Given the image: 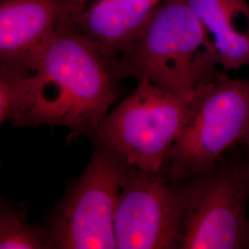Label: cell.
Segmentation results:
<instances>
[{
    "label": "cell",
    "mask_w": 249,
    "mask_h": 249,
    "mask_svg": "<svg viewBox=\"0 0 249 249\" xmlns=\"http://www.w3.org/2000/svg\"><path fill=\"white\" fill-rule=\"evenodd\" d=\"M111 64L74 18L47 44L30 75L23 126L59 125L93 140L117 97Z\"/></svg>",
    "instance_id": "1"
},
{
    "label": "cell",
    "mask_w": 249,
    "mask_h": 249,
    "mask_svg": "<svg viewBox=\"0 0 249 249\" xmlns=\"http://www.w3.org/2000/svg\"><path fill=\"white\" fill-rule=\"evenodd\" d=\"M110 64L117 80H148L189 103L224 71L186 0H162L138 41Z\"/></svg>",
    "instance_id": "2"
},
{
    "label": "cell",
    "mask_w": 249,
    "mask_h": 249,
    "mask_svg": "<svg viewBox=\"0 0 249 249\" xmlns=\"http://www.w3.org/2000/svg\"><path fill=\"white\" fill-rule=\"evenodd\" d=\"M249 127V78L231 79L223 71L191 101L162 171L186 181L241 145Z\"/></svg>",
    "instance_id": "3"
},
{
    "label": "cell",
    "mask_w": 249,
    "mask_h": 249,
    "mask_svg": "<svg viewBox=\"0 0 249 249\" xmlns=\"http://www.w3.org/2000/svg\"><path fill=\"white\" fill-rule=\"evenodd\" d=\"M179 249H246L249 155L227 157L184 181Z\"/></svg>",
    "instance_id": "4"
},
{
    "label": "cell",
    "mask_w": 249,
    "mask_h": 249,
    "mask_svg": "<svg viewBox=\"0 0 249 249\" xmlns=\"http://www.w3.org/2000/svg\"><path fill=\"white\" fill-rule=\"evenodd\" d=\"M128 165L99 147L45 223L47 249H116L115 218Z\"/></svg>",
    "instance_id": "5"
},
{
    "label": "cell",
    "mask_w": 249,
    "mask_h": 249,
    "mask_svg": "<svg viewBox=\"0 0 249 249\" xmlns=\"http://www.w3.org/2000/svg\"><path fill=\"white\" fill-rule=\"evenodd\" d=\"M190 103L148 80H140L107 114L94 141L134 168L159 173L185 124Z\"/></svg>",
    "instance_id": "6"
},
{
    "label": "cell",
    "mask_w": 249,
    "mask_h": 249,
    "mask_svg": "<svg viewBox=\"0 0 249 249\" xmlns=\"http://www.w3.org/2000/svg\"><path fill=\"white\" fill-rule=\"evenodd\" d=\"M184 206V181L129 166L116 208V249H179Z\"/></svg>",
    "instance_id": "7"
},
{
    "label": "cell",
    "mask_w": 249,
    "mask_h": 249,
    "mask_svg": "<svg viewBox=\"0 0 249 249\" xmlns=\"http://www.w3.org/2000/svg\"><path fill=\"white\" fill-rule=\"evenodd\" d=\"M79 0H0L1 66L32 73Z\"/></svg>",
    "instance_id": "8"
},
{
    "label": "cell",
    "mask_w": 249,
    "mask_h": 249,
    "mask_svg": "<svg viewBox=\"0 0 249 249\" xmlns=\"http://www.w3.org/2000/svg\"><path fill=\"white\" fill-rule=\"evenodd\" d=\"M159 4L154 0H80L74 21L111 62L138 41Z\"/></svg>",
    "instance_id": "9"
},
{
    "label": "cell",
    "mask_w": 249,
    "mask_h": 249,
    "mask_svg": "<svg viewBox=\"0 0 249 249\" xmlns=\"http://www.w3.org/2000/svg\"><path fill=\"white\" fill-rule=\"evenodd\" d=\"M207 30L224 71L249 66V5L247 0H186Z\"/></svg>",
    "instance_id": "10"
},
{
    "label": "cell",
    "mask_w": 249,
    "mask_h": 249,
    "mask_svg": "<svg viewBox=\"0 0 249 249\" xmlns=\"http://www.w3.org/2000/svg\"><path fill=\"white\" fill-rule=\"evenodd\" d=\"M30 73L0 67V123L23 126L29 107Z\"/></svg>",
    "instance_id": "11"
},
{
    "label": "cell",
    "mask_w": 249,
    "mask_h": 249,
    "mask_svg": "<svg viewBox=\"0 0 249 249\" xmlns=\"http://www.w3.org/2000/svg\"><path fill=\"white\" fill-rule=\"evenodd\" d=\"M0 249H47L44 228L28 223L24 211L2 201L0 213Z\"/></svg>",
    "instance_id": "12"
},
{
    "label": "cell",
    "mask_w": 249,
    "mask_h": 249,
    "mask_svg": "<svg viewBox=\"0 0 249 249\" xmlns=\"http://www.w3.org/2000/svg\"><path fill=\"white\" fill-rule=\"evenodd\" d=\"M241 146H243L246 149V151H248V155H249V127L241 142Z\"/></svg>",
    "instance_id": "13"
},
{
    "label": "cell",
    "mask_w": 249,
    "mask_h": 249,
    "mask_svg": "<svg viewBox=\"0 0 249 249\" xmlns=\"http://www.w3.org/2000/svg\"><path fill=\"white\" fill-rule=\"evenodd\" d=\"M246 249H249V219H248V227H247V238H246Z\"/></svg>",
    "instance_id": "14"
},
{
    "label": "cell",
    "mask_w": 249,
    "mask_h": 249,
    "mask_svg": "<svg viewBox=\"0 0 249 249\" xmlns=\"http://www.w3.org/2000/svg\"><path fill=\"white\" fill-rule=\"evenodd\" d=\"M154 1H156V2H158V3H160L162 0H154Z\"/></svg>",
    "instance_id": "15"
}]
</instances>
